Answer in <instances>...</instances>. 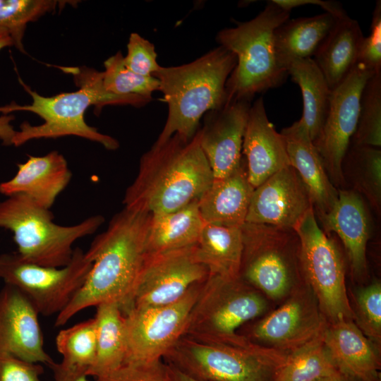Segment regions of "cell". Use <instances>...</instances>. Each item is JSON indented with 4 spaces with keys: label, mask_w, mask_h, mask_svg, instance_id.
<instances>
[{
    "label": "cell",
    "mask_w": 381,
    "mask_h": 381,
    "mask_svg": "<svg viewBox=\"0 0 381 381\" xmlns=\"http://www.w3.org/2000/svg\"><path fill=\"white\" fill-rule=\"evenodd\" d=\"M50 368L54 381H91L85 371L66 366L61 362H55Z\"/></svg>",
    "instance_id": "43"
},
{
    "label": "cell",
    "mask_w": 381,
    "mask_h": 381,
    "mask_svg": "<svg viewBox=\"0 0 381 381\" xmlns=\"http://www.w3.org/2000/svg\"><path fill=\"white\" fill-rule=\"evenodd\" d=\"M288 296L281 306L256 322L250 333L261 344L286 353L310 341L327 322L306 281Z\"/></svg>",
    "instance_id": "15"
},
{
    "label": "cell",
    "mask_w": 381,
    "mask_h": 381,
    "mask_svg": "<svg viewBox=\"0 0 381 381\" xmlns=\"http://www.w3.org/2000/svg\"><path fill=\"white\" fill-rule=\"evenodd\" d=\"M363 37L357 20L349 16L339 18L313 56L331 91L357 64Z\"/></svg>",
    "instance_id": "25"
},
{
    "label": "cell",
    "mask_w": 381,
    "mask_h": 381,
    "mask_svg": "<svg viewBox=\"0 0 381 381\" xmlns=\"http://www.w3.org/2000/svg\"><path fill=\"white\" fill-rule=\"evenodd\" d=\"M251 101L231 100L205 114L198 129L200 147L214 179L229 175L241 164L242 145Z\"/></svg>",
    "instance_id": "17"
},
{
    "label": "cell",
    "mask_w": 381,
    "mask_h": 381,
    "mask_svg": "<svg viewBox=\"0 0 381 381\" xmlns=\"http://www.w3.org/2000/svg\"><path fill=\"white\" fill-rule=\"evenodd\" d=\"M54 214L29 197L16 194L0 201V227L11 231L24 260L35 265L62 267L71 260L74 243L94 234L104 221L94 215L81 222L62 226Z\"/></svg>",
    "instance_id": "7"
},
{
    "label": "cell",
    "mask_w": 381,
    "mask_h": 381,
    "mask_svg": "<svg viewBox=\"0 0 381 381\" xmlns=\"http://www.w3.org/2000/svg\"><path fill=\"white\" fill-rule=\"evenodd\" d=\"M204 282L193 285L175 303L133 306L123 314L126 344L124 362L163 359L186 333Z\"/></svg>",
    "instance_id": "11"
},
{
    "label": "cell",
    "mask_w": 381,
    "mask_h": 381,
    "mask_svg": "<svg viewBox=\"0 0 381 381\" xmlns=\"http://www.w3.org/2000/svg\"><path fill=\"white\" fill-rule=\"evenodd\" d=\"M121 52L107 59L102 71L105 90L117 95L140 96L152 99V92L159 90V82L154 76H143L126 67Z\"/></svg>",
    "instance_id": "36"
},
{
    "label": "cell",
    "mask_w": 381,
    "mask_h": 381,
    "mask_svg": "<svg viewBox=\"0 0 381 381\" xmlns=\"http://www.w3.org/2000/svg\"><path fill=\"white\" fill-rule=\"evenodd\" d=\"M323 331L286 353L274 381H318L339 372L324 344Z\"/></svg>",
    "instance_id": "32"
},
{
    "label": "cell",
    "mask_w": 381,
    "mask_h": 381,
    "mask_svg": "<svg viewBox=\"0 0 381 381\" xmlns=\"http://www.w3.org/2000/svg\"><path fill=\"white\" fill-rule=\"evenodd\" d=\"M171 381H199L191 378L173 366L168 365Z\"/></svg>",
    "instance_id": "45"
},
{
    "label": "cell",
    "mask_w": 381,
    "mask_h": 381,
    "mask_svg": "<svg viewBox=\"0 0 381 381\" xmlns=\"http://www.w3.org/2000/svg\"><path fill=\"white\" fill-rule=\"evenodd\" d=\"M236 63V55L219 45L190 63L160 66L152 76L159 82L168 114L154 145L174 134L192 138L205 114L227 102L226 83Z\"/></svg>",
    "instance_id": "3"
},
{
    "label": "cell",
    "mask_w": 381,
    "mask_h": 381,
    "mask_svg": "<svg viewBox=\"0 0 381 381\" xmlns=\"http://www.w3.org/2000/svg\"><path fill=\"white\" fill-rule=\"evenodd\" d=\"M318 381H361L341 372H338L331 376Z\"/></svg>",
    "instance_id": "47"
},
{
    "label": "cell",
    "mask_w": 381,
    "mask_h": 381,
    "mask_svg": "<svg viewBox=\"0 0 381 381\" xmlns=\"http://www.w3.org/2000/svg\"><path fill=\"white\" fill-rule=\"evenodd\" d=\"M313 207L304 183L289 165L254 188L246 222L294 229Z\"/></svg>",
    "instance_id": "16"
},
{
    "label": "cell",
    "mask_w": 381,
    "mask_h": 381,
    "mask_svg": "<svg viewBox=\"0 0 381 381\" xmlns=\"http://www.w3.org/2000/svg\"><path fill=\"white\" fill-rule=\"evenodd\" d=\"M14 117L10 114L0 116V140L4 145H12L13 139L16 134L15 130L11 122Z\"/></svg>",
    "instance_id": "44"
},
{
    "label": "cell",
    "mask_w": 381,
    "mask_h": 381,
    "mask_svg": "<svg viewBox=\"0 0 381 381\" xmlns=\"http://www.w3.org/2000/svg\"><path fill=\"white\" fill-rule=\"evenodd\" d=\"M284 68L301 90L303 109L300 121L313 142L325 123L331 90L313 58L292 59Z\"/></svg>",
    "instance_id": "29"
},
{
    "label": "cell",
    "mask_w": 381,
    "mask_h": 381,
    "mask_svg": "<svg viewBox=\"0 0 381 381\" xmlns=\"http://www.w3.org/2000/svg\"><path fill=\"white\" fill-rule=\"evenodd\" d=\"M318 217L323 231L334 232L341 240L356 279L367 274L366 248L373 229L370 213L363 197L353 190L338 189L332 210Z\"/></svg>",
    "instance_id": "19"
},
{
    "label": "cell",
    "mask_w": 381,
    "mask_h": 381,
    "mask_svg": "<svg viewBox=\"0 0 381 381\" xmlns=\"http://www.w3.org/2000/svg\"><path fill=\"white\" fill-rule=\"evenodd\" d=\"M358 63L372 72H381V1L377 0L373 11L370 33L363 37L358 53Z\"/></svg>",
    "instance_id": "40"
},
{
    "label": "cell",
    "mask_w": 381,
    "mask_h": 381,
    "mask_svg": "<svg viewBox=\"0 0 381 381\" xmlns=\"http://www.w3.org/2000/svg\"><path fill=\"white\" fill-rule=\"evenodd\" d=\"M71 177L65 157L58 151L43 156L30 155L25 162L18 164L13 178L0 183V193L8 197L25 195L40 206L50 210Z\"/></svg>",
    "instance_id": "22"
},
{
    "label": "cell",
    "mask_w": 381,
    "mask_h": 381,
    "mask_svg": "<svg viewBox=\"0 0 381 381\" xmlns=\"http://www.w3.org/2000/svg\"><path fill=\"white\" fill-rule=\"evenodd\" d=\"M151 214L123 209L85 252L92 262L82 287L59 313L54 326L61 327L79 312L103 303L119 305L123 314L133 296L146 258L145 241Z\"/></svg>",
    "instance_id": "1"
},
{
    "label": "cell",
    "mask_w": 381,
    "mask_h": 381,
    "mask_svg": "<svg viewBox=\"0 0 381 381\" xmlns=\"http://www.w3.org/2000/svg\"><path fill=\"white\" fill-rule=\"evenodd\" d=\"M44 368L40 363L0 353V381H42Z\"/></svg>",
    "instance_id": "41"
},
{
    "label": "cell",
    "mask_w": 381,
    "mask_h": 381,
    "mask_svg": "<svg viewBox=\"0 0 381 381\" xmlns=\"http://www.w3.org/2000/svg\"><path fill=\"white\" fill-rule=\"evenodd\" d=\"M268 304L264 295L241 277L208 276L192 309L186 333L228 334L262 315Z\"/></svg>",
    "instance_id": "12"
},
{
    "label": "cell",
    "mask_w": 381,
    "mask_h": 381,
    "mask_svg": "<svg viewBox=\"0 0 381 381\" xmlns=\"http://www.w3.org/2000/svg\"><path fill=\"white\" fill-rule=\"evenodd\" d=\"M13 46V41L9 32L0 27V51L7 47Z\"/></svg>",
    "instance_id": "46"
},
{
    "label": "cell",
    "mask_w": 381,
    "mask_h": 381,
    "mask_svg": "<svg viewBox=\"0 0 381 381\" xmlns=\"http://www.w3.org/2000/svg\"><path fill=\"white\" fill-rule=\"evenodd\" d=\"M354 322L363 333L372 341L380 344L381 341V284L373 282L360 288L356 295Z\"/></svg>",
    "instance_id": "37"
},
{
    "label": "cell",
    "mask_w": 381,
    "mask_h": 381,
    "mask_svg": "<svg viewBox=\"0 0 381 381\" xmlns=\"http://www.w3.org/2000/svg\"><path fill=\"white\" fill-rule=\"evenodd\" d=\"M38 313L16 287L0 290V353L48 365L55 363L46 352Z\"/></svg>",
    "instance_id": "18"
},
{
    "label": "cell",
    "mask_w": 381,
    "mask_h": 381,
    "mask_svg": "<svg viewBox=\"0 0 381 381\" xmlns=\"http://www.w3.org/2000/svg\"><path fill=\"white\" fill-rule=\"evenodd\" d=\"M0 112L3 114H9L8 105L0 107Z\"/></svg>",
    "instance_id": "48"
},
{
    "label": "cell",
    "mask_w": 381,
    "mask_h": 381,
    "mask_svg": "<svg viewBox=\"0 0 381 381\" xmlns=\"http://www.w3.org/2000/svg\"><path fill=\"white\" fill-rule=\"evenodd\" d=\"M374 73L357 63L346 78L331 91L325 123L313 141L336 188L346 184L342 162L356 130L362 90Z\"/></svg>",
    "instance_id": "13"
},
{
    "label": "cell",
    "mask_w": 381,
    "mask_h": 381,
    "mask_svg": "<svg viewBox=\"0 0 381 381\" xmlns=\"http://www.w3.org/2000/svg\"><path fill=\"white\" fill-rule=\"evenodd\" d=\"M254 188L250 184L246 161L229 175L214 179L198 200L205 224L225 227H241L246 218Z\"/></svg>",
    "instance_id": "24"
},
{
    "label": "cell",
    "mask_w": 381,
    "mask_h": 381,
    "mask_svg": "<svg viewBox=\"0 0 381 381\" xmlns=\"http://www.w3.org/2000/svg\"><path fill=\"white\" fill-rule=\"evenodd\" d=\"M342 172L345 181L349 179L353 190L364 195L371 207L380 212V148L350 144L342 162Z\"/></svg>",
    "instance_id": "31"
},
{
    "label": "cell",
    "mask_w": 381,
    "mask_h": 381,
    "mask_svg": "<svg viewBox=\"0 0 381 381\" xmlns=\"http://www.w3.org/2000/svg\"><path fill=\"white\" fill-rule=\"evenodd\" d=\"M323 341L340 372L361 381H380L378 351L353 320L327 322Z\"/></svg>",
    "instance_id": "23"
},
{
    "label": "cell",
    "mask_w": 381,
    "mask_h": 381,
    "mask_svg": "<svg viewBox=\"0 0 381 381\" xmlns=\"http://www.w3.org/2000/svg\"><path fill=\"white\" fill-rule=\"evenodd\" d=\"M351 144L380 148L381 72L374 73L363 87L358 124Z\"/></svg>",
    "instance_id": "35"
},
{
    "label": "cell",
    "mask_w": 381,
    "mask_h": 381,
    "mask_svg": "<svg viewBox=\"0 0 381 381\" xmlns=\"http://www.w3.org/2000/svg\"><path fill=\"white\" fill-rule=\"evenodd\" d=\"M303 278L328 322L355 320L347 294L344 260L332 238L318 224L313 207L295 226Z\"/></svg>",
    "instance_id": "9"
},
{
    "label": "cell",
    "mask_w": 381,
    "mask_h": 381,
    "mask_svg": "<svg viewBox=\"0 0 381 381\" xmlns=\"http://www.w3.org/2000/svg\"><path fill=\"white\" fill-rule=\"evenodd\" d=\"M289 159L304 183L315 216L329 212L338 199V189L329 179L320 155L300 121L281 131Z\"/></svg>",
    "instance_id": "21"
},
{
    "label": "cell",
    "mask_w": 381,
    "mask_h": 381,
    "mask_svg": "<svg viewBox=\"0 0 381 381\" xmlns=\"http://www.w3.org/2000/svg\"><path fill=\"white\" fill-rule=\"evenodd\" d=\"M94 381H171L163 359L150 362H123L119 367L94 378Z\"/></svg>",
    "instance_id": "38"
},
{
    "label": "cell",
    "mask_w": 381,
    "mask_h": 381,
    "mask_svg": "<svg viewBox=\"0 0 381 381\" xmlns=\"http://www.w3.org/2000/svg\"><path fill=\"white\" fill-rule=\"evenodd\" d=\"M213 180L198 130L190 139L174 134L141 157L123 204L126 210L152 215L174 212L199 200Z\"/></svg>",
    "instance_id": "2"
},
{
    "label": "cell",
    "mask_w": 381,
    "mask_h": 381,
    "mask_svg": "<svg viewBox=\"0 0 381 381\" xmlns=\"http://www.w3.org/2000/svg\"><path fill=\"white\" fill-rule=\"evenodd\" d=\"M76 3L75 1L56 0H0V27L9 32L13 46L25 53L23 38L28 23L57 8H64L67 4Z\"/></svg>",
    "instance_id": "34"
},
{
    "label": "cell",
    "mask_w": 381,
    "mask_h": 381,
    "mask_svg": "<svg viewBox=\"0 0 381 381\" xmlns=\"http://www.w3.org/2000/svg\"><path fill=\"white\" fill-rule=\"evenodd\" d=\"M339 18L325 12L312 17L288 20L274 32L277 59L284 65L294 59L314 56Z\"/></svg>",
    "instance_id": "27"
},
{
    "label": "cell",
    "mask_w": 381,
    "mask_h": 381,
    "mask_svg": "<svg viewBox=\"0 0 381 381\" xmlns=\"http://www.w3.org/2000/svg\"><path fill=\"white\" fill-rule=\"evenodd\" d=\"M204 224L198 200L174 212L151 214L145 241L146 256L195 245Z\"/></svg>",
    "instance_id": "26"
},
{
    "label": "cell",
    "mask_w": 381,
    "mask_h": 381,
    "mask_svg": "<svg viewBox=\"0 0 381 381\" xmlns=\"http://www.w3.org/2000/svg\"><path fill=\"white\" fill-rule=\"evenodd\" d=\"M242 155L248 180L254 188L290 165L284 138L269 121L262 97L250 106L243 139Z\"/></svg>",
    "instance_id": "20"
},
{
    "label": "cell",
    "mask_w": 381,
    "mask_h": 381,
    "mask_svg": "<svg viewBox=\"0 0 381 381\" xmlns=\"http://www.w3.org/2000/svg\"><path fill=\"white\" fill-rule=\"evenodd\" d=\"M208 276L207 267L197 257L195 245L146 256L131 308L175 303Z\"/></svg>",
    "instance_id": "14"
},
{
    "label": "cell",
    "mask_w": 381,
    "mask_h": 381,
    "mask_svg": "<svg viewBox=\"0 0 381 381\" xmlns=\"http://www.w3.org/2000/svg\"><path fill=\"white\" fill-rule=\"evenodd\" d=\"M241 230L243 280L272 299L286 296L305 281L294 229L245 222Z\"/></svg>",
    "instance_id": "8"
},
{
    "label": "cell",
    "mask_w": 381,
    "mask_h": 381,
    "mask_svg": "<svg viewBox=\"0 0 381 381\" xmlns=\"http://www.w3.org/2000/svg\"><path fill=\"white\" fill-rule=\"evenodd\" d=\"M289 16V11L271 0L254 18L218 32L216 40L219 45L233 52L237 59L226 83L227 102L251 101L256 94L284 82L288 73L277 59L274 32Z\"/></svg>",
    "instance_id": "5"
},
{
    "label": "cell",
    "mask_w": 381,
    "mask_h": 381,
    "mask_svg": "<svg viewBox=\"0 0 381 381\" xmlns=\"http://www.w3.org/2000/svg\"><path fill=\"white\" fill-rule=\"evenodd\" d=\"M74 80L80 87L78 90L52 97L42 96L20 81L32 97V102L25 105L13 102V111L35 113L44 120V123L37 126H32L28 121L22 123L20 131L16 133L13 145L20 146L33 139L74 135L98 143L109 150H115L119 147L116 139L99 133L97 128L89 126L84 118L89 107L94 105L101 110L107 105H117L119 97L107 91L102 80L93 72H79L74 76Z\"/></svg>",
    "instance_id": "6"
},
{
    "label": "cell",
    "mask_w": 381,
    "mask_h": 381,
    "mask_svg": "<svg viewBox=\"0 0 381 381\" xmlns=\"http://www.w3.org/2000/svg\"><path fill=\"white\" fill-rule=\"evenodd\" d=\"M56 346L66 366L87 372L94 363L97 350V325L95 318L61 329Z\"/></svg>",
    "instance_id": "33"
},
{
    "label": "cell",
    "mask_w": 381,
    "mask_h": 381,
    "mask_svg": "<svg viewBox=\"0 0 381 381\" xmlns=\"http://www.w3.org/2000/svg\"><path fill=\"white\" fill-rule=\"evenodd\" d=\"M92 262L80 248H74L71 262L62 267L28 262L18 253L0 255V279L20 291L38 314L61 313L82 287Z\"/></svg>",
    "instance_id": "10"
},
{
    "label": "cell",
    "mask_w": 381,
    "mask_h": 381,
    "mask_svg": "<svg viewBox=\"0 0 381 381\" xmlns=\"http://www.w3.org/2000/svg\"><path fill=\"white\" fill-rule=\"evenodd\" d=\"M281 8L291 12V9L303 5H316L322 7L325 12L329 13L338 18L347 16V13L339 2L335 1L323 0H272Z\"/></svg>",
    "instance_id": "42"
},
{
    "label": "cell",
    "mask_w": 381,
    "mask_h": 381,
    "mask_svg": "<svg viewBox=\"0 0 381 381\" xmlns=\"http://www.w3.org/2000/svg\"><path fill=\"white\" fill-rule=\"evenodd\" d=\"M96 308V356L87 372L94 378L121 365L126 353L124 316L119 305L103 303Z\"/></svg>",
    "instance_id": "30"
},
{
    "label": "cell",
    "mask_w": 381,
    "mask_h": 381,
    "mask_svg": "<svg viewBox=\"0 0 381 381\" xmlns=\"http://www.w3.org/2000/svg\"><path fill=\"white\" fill-rule=\"evenodd\" d=\"M154 44L136 32L130 35L124 64L134 73L143 76H152L160 68Z\"/></svg>",
    "instance_id": "39"
},
{
    "label": "cell",
    "mask_w": 381,
    "mask_h": 381,
    "mask_svg": "<svg viewBox=\"0 0 381 381\" xmlns=\"http://www.w3.org/2000/svg\"><path fill=\"white\" fill-rule=\"evenodd\" d=\"M241 227L205 224L197 243L196 255L210 276L226 279L240 277L243 255Z\"/></svg>",
    "instance_id": "28"
},
{
    "label": "cell",
    "mask_w": 381,
    "mask_h": 381,
    "mask_svg": "<svg viewBox=\"0 0 381 381\" xmlns=\"http://www.w3.org/2000/svg\"><path fill=\"white\" fill-rule=\"evenodd\" d=\"M286 358L236 332L185 333L163 361L199 381H274Z\"/></svg>",
    "instance_id": "4"
}]
</instances>
